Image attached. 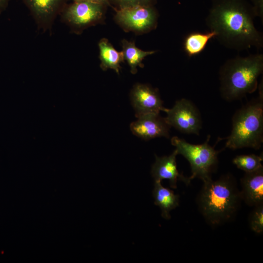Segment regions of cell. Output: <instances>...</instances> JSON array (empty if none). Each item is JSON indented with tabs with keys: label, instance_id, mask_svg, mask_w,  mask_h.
I'll use <instances>...</instances> for the list:
<instances>
[{
	"label": "cell",
	"instance_id": "9",
	"mask_svg": "<svg viewBox=\"0 0 263 263\" xmlns=\"http://www.w3.org/2000/svg\"><path fill=\"white\" fill-rule=\"evenodd\" d=\"M29 10L38 29L51 31L54 21L67 3V0H21Z\"/></svg>",
	"mask_w": 263,
	"mask_h": 263
},
{
	"label": "cell",
	"instance_id": "4",
	"mask_svg": "<svg viewBox=\"0 0 263 263\" xmlns=\"http://www.w3.org/2000/svg\"><path fill=\"white\" fill-rule=\"evenodd\" d=\"M258 96L234 113L232 130L225 138V148L237 150L250 148L259 150L263 143V81L258 87Z\"/></svg>",
	"mask_w": 263,
	"mask_h": 263
},
{
	"label": "cell",
	"instance_id": "20",
	"mask_svg": "<svg viewBox=\"0 0 263 263\" xmlns=\"http://www.w3.org/2000/svg\"><path fill=\"white\" fill-rule=\"evenodd\" d=\"M157 0H110L117 9L139 5L154 6Z\"/></svg>",
	"mask_w": 263,
	"mask_h": 263
},
{
	"label": "cell",
	"instance_id": "1",
	"mask_svg": "<svg viewBox=\"0 0 263 263\" xmlns=\"http://www.w3.org/2000/svg\"><path fill=\"white\" fill-rule=\"evenodd\" d=\"M255 17L246 0H212L206 22L221 44L242 51L263 47V36L255 26Z\"/></svg>",
	"mask_w": 263,
	"mask_h": 263
},
{
	"label": "cell",
	"instance_id": "8",
	"mask_svg": "<svg viewBox=\"0 0 263 263\" xmlns=\"http://www.w3.org/2000/svg\"><path fill=\"white\" fill-rule=\"evenodd\" d=\"M166 123L179 132L186 134L199 135L202 127L200 113L189 100L182 98L177 100L171 109L165 108Z\"/></svg>",
	"mask_w": 263,
	"mask_h": 263
},
{
	"label": "cell",
	"instance_id": "19",
	"mask_svg": "<svg viewBox=\"0 0 263 263\" xmlns=\"http://www.w3.org/2000/svg\"><path fill=\"white\" fill-rule=\"evenodd\" d=\"M250 226L252 231L256 233L263 231V204L255 207L249 220Z\"/></svg>",
	"mask_w": 263,
	"mask_h": 263
},
{
	"label": "cell",
	"instance_id": "17",
	"mask_svg": "<svg viewBox=\"0 0 263 263\" xmlns=\"http://www.w3.org/2000/svg\"><path fill=\"white\" fill-rule=\"evenodd\" d=\"M121 43L124 60L127 62L132 74L137 73V67H144L142 61L146 56L155 53L154 51H145L140 49L136 46L134 41L123 39Z\"/></svg>",
	"mask_w": 263,
	"mask_h": 263
},
{
	"label": "cell",
	"instance_id": "2",
	"mask_svg": "<svg viewBox=\"0 0 263 263\" xmlns=\"http://www.w3.org/2000/svg\"><path fill=\"white\" fill-rule=\"evenodd\" d=\"M263 71L262 54L237 56L227 60L219 73L222 97L231 102L254 93L258 89V78Z\"/></svg>",
	"mask_w": 263,
	"mask_h": 263
},
{
	"label": "cell",
	"instance_id": "10",
	"mask_svg": "<svg viewBox=\"0 0 263 263\" xmlns=\"http://www.w3.org/2000/svg\"><path fill=\"white\" fill-rule=\"evenodd\" d=\"M131 98L136 117L149 113H159L165 108L158 89L147 84H135L131 91Z\"/></svg>",
	"mask_w": 263,
	"mask_h": 263
},
{
	"label": "cell",
	"instance_id": "7",
	"mask_svg": "<svg viewBox=\"0 0 263 263\" xmlns=\"http://www.w3.org/2000/svg\"><path fill=\"white\" fill-rule=\"evenodd\" d=\"M158 13L152 5H139L116 10L114 19L125 30L146 33L157 25Z\"/></svg>",
	"mask_w": 263,
	"mask_h": 263
},
{
	"label": "cell",
	"instance_id": "13",
	"mask_svg": "<svg viewBox=\"0 0 263 263\" xmlns=\"http://www.w3.org/2000/svg\"><path fill=\"white\" fill-rule=\"evenodd\" d=\"M242 199L250 206L263 204V167L250 172H245L241 179Z\"/></svg>",
	"mask_w": 263,
	"mask_h": 263
},
{
	"label": "cell",
	"instance_id": "3",
	"mask_svg": "<svg viewBox=\"0 0 263 263\" xmlns=\"http://www.w3.org/2000/svg\"><path fill=\"white\" fill-rule=\"evenodd\" d=\"M242 199L240 191L230 175L204 182L197 198L200 211L211 225L222 224L236 213Z\"/></svg>",
	"mask_w": 263,
	"mask_h": 263
},
{
	"label": "cell",
	"instance_id": "15",
	"mask_svg": "<svg viewBox=\"0 0 263 263\" xmlns=\"http://www.w3.org/2000/svg\"><path fill=\"white\" fill-rule=\"evenodd\" d=\"M98 45L101 68L103 71L113 69L119 74L121 68L120 64L125 60L122 51H117L105 38L101 39Z\"/></svg>",
	"mask_w": 263,
	"mask_h": 263
},
{
	"label": "cell",
	"instance_id": "18",
	"mask_svg": "<svg viewBox=\"0 0 263 263\" xmlns=\"http://www.w3.org/2000/svg\"><path fill=\"white\" fill-rule=\"evenodd\" d=\"M263 160L262 155L258 156L254 154H242L236 156L233 159V163L237 168L245 172H250L263 167Z\"/></svg>",
	"mask_w": 263,
	"mask_h": 263
},
{
	"label": "cell",
	"instance_id": "22",
	"mask_svg": "<svg viewBox=\"0 0 263 263\" xmlns=\"http://www.w3.org/2000/svg\"><path fill=\"white\" fill-rule=\"evenodd\" d=\"M67 1H86L98 3H101L107 6L111 5L110 0H67Z\"/></svg>",
	"mask_w": 263,
	"mask_h": 263
},
{
	"label": "cell",
	"instance_id": "21",
	"mask_svg": "<svg viewBox=\"0 0 263 263\" xmlns=\"http://www.w3.org/2000/svg\"><path fill=\"white\" fill-rule=\"evenodd\" d=\"M251 6L256 17H258L263 21V0H251Z\"/></svg>",
	"mask_w": 263,
	"mask_h": 263
},
{
	"label": "cell",
	"instance_id": "23",
	"mask_svg": "<svg viewBox=\"0 0 263 263\" xmlns=\"http://www.w3.org/2000/svg\"><path fill=\"white\" fill-rule=\"evenodd\" d=\"M11 0H0V14L7 7Z\"/></svg>",
	"mask_w": 263,
	"mask_h": 263
},
{
	"label": "cell",
	"instance_id": "6",
	"mask_svg": "<svg viewBox=\"0 0 263 263\" xmlns=\"http://www.w3.org/2000/svg\"><path fill=\"white\" fill-rule=\"evenodd\" d=\"M107 5L86 1L67 3L59 15L61 20L75 34L101 21Z\"/></svg>",
	"mask_w": 263,
	"mask_h": 263
},
{
	"label": "cell",
	"instance_id": "16",
	"mask_svg": "<svg viewBox=\"0 0 263 263\" xmlns=\"http://www.w3.org/2000/svg\"><path fill=\"white\" fill-rule=\"evenodd\" d=\"M216 37V33L210 30L205 33L191 32L184 38V50L188 57L197 56L205 50L209 40Z\"/></svg>",
	"mask_w": 263,
	"mask_h": 263
},
{
	"label": "cell",
	"instance_id": "12",
	"mask_svg": "<svg viewBox=\"0 0 263 263\" xmlns=\"http://www.w3.org/2000/svg\"><path fill=\"white\" fill-rule=\"evenodd\" d=\"M177 154V150H175L169 156L158 157L155 155V161L151 170L154 181L161 182L162 180H168L170 187L173 188H177L178 180L184 182L187 185L190 183L189 178L180 174L177 169L176 161Z\"/></svg>",
	"mask_w": 263,
	"mask_h": 263
},
{
	"label": "cell",
	"instance_id": "14",
	"mask_svg": "<svg viewBox=\"0 0 263 263\" xmlns=\"http://www.w3.org/2000/svg\"><path fill=\"white\" fill-rule=\"evenodd\" d=\"M161 182L154 181L152 191L154 204L158 206L161 210V215L165 219H169V212L179 205V196L173 191L163 187Z\"/></svg>",
	"mask_w": 263,
	"mask_h": 263
},
{
	"label": "cell",
	"instance_id": "11",
	"mask_svg": "<svg viewBox=\"0 0 263 263\" xmlns=\"http://www.w3.org/2000/svg\"><path fill=\"white\" fill-rule=\"evenodd\" d=\"M130 129L133 134L146 140L156 137L169 138L170 127L159 113H149L137 117Z\"/></svg>",
	"mask_w": 263,
	"mask_h": 263
},
{
	"label": "cell",
	"instance_id": "5",
	"mask_svg": "<svg viewBox=\"0 0 263 263\" xmlns=\"http://www.w3.org/2000/svg\"><path fill=\"white\" fill-rule=\"evenodd\" d=\"M210 135L201 144L194 145L177 136L171 139V144L176 147L178 154L183 156L189 163L192 174L188 177L190 181L195 178L201 179L203 182L211 179L218 163V155L223 150H215L209 145Z\"/></svg>",
	"mask_w": 263,
	"mask_h": 263
}]
</instances>
